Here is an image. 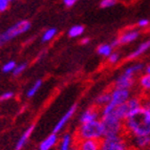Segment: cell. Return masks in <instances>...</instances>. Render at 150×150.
Segmentation results:
<instances>
[{"label": "cell", "instance_id": "33", "mask_svg": "<svg viewBox=\"0 0 150 150\" xmlns=\"http://www.w3.org/2000/svg\"><path fill=\"white\" fill-rule=\"evenodd\" d=\"M78 1H79V0H63L64 4L66 5L67 8H71V6H73V5H75Z\"/></svg>", "mask_w": 150, "mask_h": 150}, {"label": "cell", "instance_id": "17", "mask_svg": "<svg viewBox=\"0 0 150 150\" xmlns=\"http://www.w3.org/2000/svg\"><path fill=\"white\" fill-rule=\"evenodd\" d=\"M138 86L142 91L146 93H150V73L142 75L138 80Z\"/></svg>", "mask_w": 150, "mask_h": 150}, {"label": "cell", "instance_id": "3", "mask_svg": "<svg viewBox=\"0 0 150 150\" xmlns=\"http://www.w3.org/2000/svg\"><path fill=\"white\" fill-rule=\"evenodd\" d=\"M143 107L142 103V97L140 96H134V97L129 98V100L126 101L125 103H123L121 105L117 106L113 110V115H117L119 119H121L122 121H125L126 119L131 115L132 113H134L137 110H139L140 108Z\"/></svg>", "mask_w": 150, "mask_h": 150}, {"label": "cell", "instance_id": "38", "mask_svg": "<svg viewBox=\"0 0 150 150\" xmlns=\"http://www.w3.org/2000/svg\"><path fill=\"white\" fill-rule=\"evenodd\" d=\"M8 1H10V2H12V1H15V0H8Z\"/></svg>", "mask_w": 150, "mask_h": 150}, {"label": "cell", "instance_id": "1", "mask_svg": "<svg viewBox=\"0 0 150 150\" xmlns=\"http://www.w3.org/2000/svg\"><path fill=\"white\" fill-rule=\"evenodd\" d=\"M124 129L127 137L150 134V115L144 107L137 110L124 121Z\"/></svg>", "mask_w": 150, "mask_h": 150}, {"label": "cell", "instance_id": "8", "mask_svg": "<svg viewBox=\"0 0 150 150\" xmlns=\"http://www.w3.org/2000/svg\"><path fill=\"white\" fill-rule=\"evenodd\" d=\"M130 148L134 150H148L150 148V134L127 137Z\"/></svg>", "mask_w": 150, "mask_h": 150}, {"label": "cell", "instance_id": "12", "mask_svg": "<svg viewBox=\"0 0 150 150\" xmlns=\"http://www.w3.org/2000/svg\"><path fill=\"white\" fill-rule=\"evenodd\" d=\"M76 109H77V104H75V105L71 106L69 109H67V111H66V112H65L64 115H62V118H61L60 120L57 122L55 128H54L53 132H55V133H59V132H60L61 130H62V128L64 127V126L67 124L68 121L71 119V117H73L74 113H75Z\"/></svg>", "mask_w": 150, "mask_h": 150}, {"label": "cell", "instance_id": "27", "mask_svg": "<svg viewBox=\"0 0 150 150\" xmlns=\"http://www.w3.org/2000/svg\"><path fill=\"white\" fill-rule=\"evenodd\" d=\"M26 66H28V64H26V63H21V64H18L17 66L15 67V69H14V71H13V75L15 76V77L21 75V74H22L23 71L25 70Z\"/></svg>", "mask_w": 150, "mask_h": 150}, {"label": "cell", "instance_id": "26", "mask_svg": "<svg viewBox=\"0 0 150 150\" xmlns=\"http://www.w3.org/2000/svg\"><path fill=\"white\" fill-rule=\"evenodd\" d=\"M107 61L109 64H117L120 61V54L117 53V52H112L107 57Z\"/></svg>", "mask_w": 150, "mask_h": 150}, {"label": "cell", "instance_id": "22", "mask_svg": "<svg viewBox=\"0 0 150 150\" xmlns=\"http://www.w3.org/2000/svg\"><path fill=\"white\" fill-rule=\"evenodd\" d=\"M84 30H85V28H84L83 25H80V24L74 25V26H71V28H69V30H68V36H69L70 38L80 37V36L83 35Z\"/></svg>", "mask_w": 150, "mask_h": 150}, {"label": "cell", "instance_id": "40", "mask_svg": "<svg viewBox=\"0 0 150 150\" xmlns=\"http://www.w3.org/2000/svg\"><path fill=\"white\" fill-rule=\"evenodd\" d=\"M148 150H150V148H149V149H148Z\"/></svg>", "mask_w": 150, "mask_h": 150}, {"label": "cell", "instance_id": "24", "mask_svg": "<svg viewBox=\"0 0 150 150\" xmlns=\"http://www.w3.org/2000/svg\"><path fill=\"white\" fill-rule=\"evenodd\" d=\"M41 85H42V80H37L35 83H34V85L32 86V87L28 89V93H26V96H28V98H32L34 97V96L37 93V91L39 89H40Z\"/></svg>", "mask_w": 150, "mask_h": 150}, {"label": "cell", "instance_id": "37", "mask_svg": "<svg viewBox=\"0 0 150 150\" xmlns=\"http://www.w3.org/2000/svg\"><path fill=\"white\" fill-rule=\"evenodd\" d=\"M146 71H147V73H150V65L148 66L147 68H146Z\"/></svg>", "mask_w": 150, "mask_h": 150}, {"label": "cell", "instance_id": "29", "mask_svg": "<svg viewBox=\"0 0 150 150\" xmlns=\"http://www.w3.org/2000/svg\"><path fill=\"white\" fill-rule=\"evenodd\" d=\"M142 103H143V107L145 108L150 115V95L142 97Z\"/></svg>", "mask_w": 150, "mask_h": 150}, {"label": "cell", "instance_id": "7", "mask_svg": "<svg viewBox=\"0 0 150 150\" xmlns=\"http://www.w3.org/2000/svg\"><path fill=\"white\" fill-rule=\"evenodd\" d=\"M130 97H131L130 89H123V88L113 87L112 89L110 90L109 104L117 107V106L121 105V104H123V103H125L126 101L129 100Z\"/></svg>", "mask_w": 150, "mask_h": 150}, {"label": "cell", "instance_id": "34", "mask_svg": "<svg viewBox=\"0 0 150 150\" xmlns=\"http://www.w3.org/2000/svg\"><path fill=\"white\" fill-rule=\"evenodd\" d=\"M89 41H90V39L88 37L82 38V39H81V43H82V44H88V43H89Z\"/></svg>", "mask_w": 150, "mask_h": 150}, {"label": "cell", "instance_id": "32", "mask_svg": "<svg viewBox=\"0 0 150 150\" xmlns=\"http://www.w3.org/2000/svg\"><path fill=\"white\" fill-rule=\"evenodd\" d=\"M149 20L148 19H141V20H139L138 22V26L141 28H147V26H149Z\"/></svg>", "mask_w": 150, "mask_h": 150}, {"label": "cell", "instance_id": "5", "mask_svg": "<svg viewBox=\"0 0 150 150\" xmlns=\"http://www.w3.org/2000/svg\"><path fill=\"white\" fill-rule=\"evenodd\" d=\"M101 150H130L127 135L123 133L103 137L101 139Z\"/></svg>", "mask_w": 150, "mask_h": 150}, {"label": "cell", "instance_id": "13", "mask_svg": "<svg viewBox=\"0 0 150 150\" xmlns=\"http://www.w3.org/2000/svg\"><path fill=\"white\" fill-rule=\"evenodd\" d=\"M76 143L79 150H101V140H78Z\"/></svg>", "mask_w": 150, "mask_h": 150}, {"label": "cell", "instance_id": "30", "mask_svg": "<svg viewBox=\"0 0 150 150\" xmlns=\"http://www.w3.org/2000/svg\"><path fill=\"white\" fill-rule=\"evenodd\" d=\"M14 98V93L13 91H6L3 93L2 95L0 96V102H4V101H8L11 99Z\"/></svg>", "mask_w": 150, "mask_h": 150}, {"label": "cell", "instance_id": "31", "mask_svg": "<svg viewBox=\"0 0 150 150\" xmlns=\"http://www.w3.org/2000/svg\"><path fill=\"white\" fill-rule=\"evenodd\" d=\"M10 6V1L8 0H0V13H3L8 10Z\"/></svg>", "mask_w": 150, "mask_h": 150}, {"label": "cell", "instance_id": "14", "mask_svg": "<svg viewBox=\"0 0 150 150\" xmlns=\"http://www.w3.org/2000/svg\"><path fill=\"white\" fill-rule=\"evenodd\" d=\"M149 50H150V38L147 39L146 41H144V42L141 43L138 47L135 48L132 53L128 56L127 59L128 60H134V59H138L139 57H141L142 55L147 53Z\"/></svg>", "mask_w": 150, "mask_h": 150}, {"label": "cell", "instance_id": "16", "mask_svg": "<svg viewBox=\"0 0 150 150\" xmlns=\"http://www.w3.org/2000/svg\"><path fill=\"white\" fill-rule=\"evenodd\" d=\"M58 133L53 132L52 134H50L47 138H45L42 142L40 143L39 146V150H50L54 147L58 143Z\"/></svg>", "mask_w": 150, "mask_h": 150}, {"label": "cell", "instance_id": "15", "mask_svg": "<svg viewBox=\"0 0 150 150\" xmlns=\"http://www.w3.org/2000/svg\"><path fill=\"white\" fill-rule=\"evenodd\" d=\"M35 129V125L32 124L28 129H25V131L22 133V135L20 137V139L18 140L17 144L15 146V150H22V148L26 145V143H28V139L30 138V135H32L33 131Z\"/></svg>", "mask_w": 150, "mask_h": 150}, {"label": "cell", "instance_id": "6", "mask_svg": "<svg viewBox=\"0 0 150 150\" xmlns=\"http://www.w3.org/2000/svg\"><path fill=\"white\" fill-rule=\"evenodd\" d=\"M30 28V22L28 20H20L13 24L8 28L4 30L3 33L0 34V37L2 39L4 43L15 39L16 37H19L22 34H25Z\"/></svg>", "mask_w": 150, "mask_h": 150}, {"label": "cell", "instance_id": "25", "mask_svg": "<svg viewBox=\"0 0 150 150\" xmlns=\"http://www.w3.org/2000/svg\"><path fill=\"white\" fill-rule=\"evenodd\" d=\"M16 66H17V64H16L15 61H8V62H6L2 66V71L3 73H6V74L13 73Z\"/></svg>", "mask_w": 150, "mask_h": 150}, {"label": "cell", "instance_id": "28", "mask_svg": "<svg viewBox=\"0 0 150 150\" xmlns=\"http://www.w3.org/2000/svg\"><path fill=\"white\" fill-rule=\"evenodd\" d=\"M117 4V0H101L100 6L102 8H109Z\"/></svg>", "mask_w": 150, "mask_h": 150}, {"label": "cell", "instance_id": "19", "mask_svg": "<svg viewBox=\"0 0 150 150\" xmlns=\"http://www.w3.org/2000/svg\"><path fill=\"white\" fill-rule=\"evenodd\" d=\"M144 68V64L143 63H135V64H132L126 67L123 71V74H125V75H128V76H132L134 77L137 74H139L141 70Z\"/></svg>", "mask_w": 150, "mask_h": 150}, {"label": "cell", "instance_id": "36", "mask_svg": "<svg viewBox=\"0 0 150 150\" xmlns=\"http://www.w3.org/2000/svg\"><path fill=\"white\" fill-rule=\"evenodd\" d=\"M69 150H79V148H78L77 145H76V146H74V147H70Z\"/></svg>", "mask_w": 150, "mask_h": 150}, {"label": "cell", "instance_id": "39", "mask_svg": "<svg viewBox=\"0 0 150 150\" xmlns=\"http://www.w3.org/2000/svg\"><path fill=\"white\" fill-rule=\"evenodd\" d=\"M130 150H134V149H132V148H130Z\"/></svg>", "mask_w": 150, "mask_h": 150}, {"label": "cell", "instance_id": "9", "mask_svg": "<svg viewBox=\"0 0 150 150\" xmlns=\"http://www.w3.org/2000/svg\"><path fill=\"white\" fill-rule=\"evenodd\" d=\"M139 37H140V32L135 28H131L121 33L120 36L117 38V40L119 42V45H127L135 41Z\"/></svg>", "mask_w": 150, "mask_h": 150}, {"label": "cell", "instance_id": "4", "mask_svg": "<svg viewBox=\"0 0 150 150\" xmlns=\"http://www.w3.org/2000/svg\"><path fill=\"white\" fill-rule=\"evenodd\" d=\"M101 123L103 126V132L104 137L108 135H117L125 133L124 129V121L119 119L113 113L101 117Z\"/></svg>", "mask_w": 150, "mask_h": 150}, {"label": "cell", "instance_id": "21", "mask_svg": "<svg viewBox=\"0 0 150 150\" xmlns=\"http://www.w3.org/2000/svg\"><path fill=\"white\" fill-rule=\"evenodd\" d=\"M71 142H73V137L70 133H65L63 134L62 139L60 142V147L59 150H69L70 146H71Z\"/></svg>", "mask_w": 150, "mask_h": 150}, {"label": "cell", "instance_id": "11", "mask_svg": "<svg viewBox=\"0 0 150 150\" xmlns=\"http://www.w3.org/2000/svg\"><path fill=\"white\" fill-rule=\"evenodd\" d=\"M135 83H137V81H135L134 77L122 74V75L119 76V77L117 78V80L115 81L113 87L123 88V89H131V88L135 85Z\"/></svg>", "mask_w": 150, "mask_h": 150}, {"label": "cell", "instance_id": "20", "mask_svg": "<svg viewBox=\"0 0 150 150\" xmlns=\"http://www.w3.org/2000/svg\"><path fill=\"white\" fill-rule=\"evenodd\" d=\"M112 50H113V47L111 46L110 43L109 44H108V43H103V44L99 45L97 48L98 54L100 56H102V57H106V58L112 53Z\"/></svg>", "mask_w": 150, "mask_h": 150}, {"label": "cell", "instance_id": "2", "mask_svg": "<svg viewBox=\"0 0 150 150\" xmlns=\"http://www.w3.org/2000/svg\"><path fill=\"white\" fill-rule=\"evenodd\" d=\"M104 137L103 126L100 120L82 123L76 131V141L78 140H101Z\"/></svg>", "mask_w": 150, "mask_h": 150}, {"label": "cell", "instance_id": "18", "mask_svg": "<svg viewBox=\"0 0 150 150\" xmlns=\"http://www.w3.org/2000/svg\"><path fill=\"white\" fill-rule=\"evenodd\" d=\"M110 102V91H104V93H100L96 98L95 100V106H97L98 108H103L104 106H106L108 103Z\"/></svg>", "mask_w": 150, "mask_h": 150}, {"label": "cell", "instance_id": "10", "mask_svg": "<svg viewBox=\"0 0 150 150\" xmlns=\"http://www.w3.org/2000/svg\"><path fill=\"white\" fill-rule=\"evenodd\" d=\"M100 117H101V109L93 105L91 107H88L87 109L84 110L82 112V115L80 117V124L97 121L99 120Z\"/></svg>", "mask_w": 150, "mask_h": 150}, {"label": "cell", "instance_id": "23", "mask_svg": "<svg viewBox=\"0 0 150 150\" xmlns=\"http://www.w3.org/2000/svg\"><path fill=\"white\" fill-rule=\"evenodd\" d=\"M56 35H57V30H56L55 28H50L43 33L41 40H42V42H44V43L50 42V41H52L54 38L56 37Z\"/></svg>", "mask_w": 150, "mask_h": 150}, {"label": "cell", "instance_id": "35", "mask_svg": "<svg viewBox=\"0 0 150 150\" xmlns=\"http://www.w3.org/2000/svg\"><path fill=\"white\" fill-rule=\"evenodd\" d=\"M3 44H5L4 42L2 41V39H1V37H0V47H2L3 46Z\"/></svg>", "mask_w": 150, "mask_h": 150}]
</instances>
